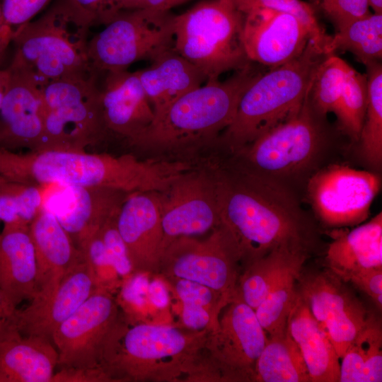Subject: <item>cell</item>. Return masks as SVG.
Segmentation results:
<instances>
[{
  "instance_id": "1",
  "label": "cell",
  "mask_w": 382,
  "mask_h": 382,
  "mask_svg": "<svg viewBox=\"0 0 382 382\" xmlns=\"http://www.w3.org/2000/svg\"><path fill=\"white\" fill-rule=\"evenodd\" d=\"M219 225L240 253L243 270L270 252L287 249L308 255L314 233L294 197L279 181L236 163H212Z\"/></svg>"
},
{
  "instance_id": "2",
  "label": "cell",
  "mask_w": 382,
  "mask_h": 382,
  "mask_svg": "<svg viewBox=\"0 0 382 382\" xmlns=\"http://www.w3.org/2000/svg\"><path fill=\"white\" fill-rule=\"evenodd\" d=\"M208 332L130 323L121 313L105 342L100 367L110 382L216 381L206 352Z\"/></svg>"
},
{
  "instance_id": "3",
  "label": "cell",
  "mask_w": 382,
  "mask_h": 382,
  "mask_svg": "<svg viewBox=\"0 0 382 382\" xmlns=\"http://www.w3.org/2000/svg\"><path fill=\"white\" fill-rule=\"evenodd\" d=\"M262 73L251 63L224 81H206L171 104L127 143L156 153L197 150L217 144L232 122L243 94Z\"/></svg>"
},
{
  "instance_id": "4",
  "label": "cell",
  "mask_w": 382,
  "mask_h": 382,
  "mask_svg": "<svg viewBox=\"0 0 382 382\" xmlns=\"http://www.w3.org/2000/svg\"><path fill=\"white\" fill-rule=\"evenodd\" d=\"M0 175L37 186L58 183L133 193L153 190L159 170L154 161L131 154L56 149L19 153L0 148Z\"/></svg>"
},
{
  "instance_id": "5",
  "label": "cell",
  "mask_w": 382,
  "mask_h": 382,
  "mask_svg": "<svg viewBox=\"0 0 382 382\" xmlns=\"http://www.w3.org/2000/svg\"><path fill=\"white\" fill-rule=\"evenodd\" d=\"M328 55L309 40L299 57L262 73L243 94L232 122L217 144L236 153L295 115Z\"/></svg>"
},
{
  "instance_id": "6",
  "label": "cell",
  "mask_w": 382,
  "mask_h": 382,
  "mask_svg": "<svg viewBox=\"0 0 382 382\" xmlns=\"http://www.w3.org/2000/svg\"><path fill=\"white\" fill-rule=\"evenodd\" d=\"M245 16L232 0H204L175 16L174 50L207 81L219 79L251 62L243 42Z\"/></svg>"
},
{
  "instance_id": "7",
  "label": "cell",
  "mask_w": 382,
  "mask_h": 382,
  "mask_svg": "<svg viewBox=\"0 0 382 382\" xmlns=\"http://www.w3.org/2000/svg\"><path fill=\"white\" fill-rule=\"evenodd\" d=\"M88 33L53 6L13 32L15 52L9 66L42 87L59 79L98 75L88 55Z\"/></svg>"
},
{
  "instance_id": "8",
  "label": "cell",
  "mask_w": 382,
  "mask_h": 382,
  "mask_svg": "<svg viewBox=\"0 0 382 382\" xmlns=\"http://www.w3.org/2000/svg\"><path fill=\"white\" fill-rule=\"evenodd\" d=\"M96 77L63 79L42 86L45 131L38 151H85L110 137L103 118Z\"/></svg>"
},
{
  "instance_id": "9",
  "label": "cell",
  "mask_w": 382,
  "mask_h": 382,
  "mask_svg": "<svg viewBox=\"0 0 382 382\" xmlns=\"http://www.w3.org/2000/svg\"><path fill=\"white\" fill-rule=\"evenodd\" d=\"M325 118L314 110L306 94L295 115L234 153L238 158L234 162L277 181L301 172L327 139Z\"/></svg>"
},
{
  "instance_id": "10",
  "label": "cell",
  "mask_w": 382,
  "mask_h": 382,
  "mask_svg": "<svg viewBox=\"0 0 382 382\" xmlns=\"http://www.w3.org/2000/svg\"><path fill=\"white\" fill-rule=\"evenodd\" d=\"M175 16L169 11L125 10L88 41L96 72L127 70L173 48Z\"/></svg>"
},
{
  "instance_id": "11",
  "label": "cell",
  "mask_w": 382,
  "mask_h": 382,
  "mask_svg": "<svg viewBox=\"0 0 382 382\" xmlns=\"http://www.w3.org/2000/svg\"><path fill=\"white\" fill-rule=\"evenodd\" d=\"M242 270L236 244L219 224L204 239L181 236L170 241L163 252L158 273L166 279L200 283L231 301Z\"/></svg>"
},
{
  "instance_id": "12",
  "label": "cell",
  "mask_w": 382,
  "mask_h": 382,
  "mask_svg": "<svg viewBox=\"0 0 382 382\" xmlns=\"http://www.w3.org/2000/svg\"><path fill=\"white\" fill-rule=\"evenodd\" d=\"M266 332L255 311L234 297L221 311L215 330L208 332L206 352L218 381H254Z\"/></svg>"
},
{
  "instance_id": "13",
  "label": "cell",
  "mask_w": 382,
  "mask_h": 382,
  "mask_svg": "<svg viewBox=\"0 0 382 382\" xmlns=\"http://www.w3.org/2000/svg\"><path fill=\"white\" fill-rule=\"evenodd\" d=\"M158 197L165 248L177 238L196 237L219 224L216 178L212 163L185 172L158 192Z\"/></svg>"
},
{
  "instance_id": "14",
  "label": "cell",
  "mask_w": 382,
  "mask_h": 382,
  "mask_svg": "<svg viewBox=\"0 0 382 382\" xmlns=\"http://www.w3.org/2000/svg\"><path fill=\"white\" fill-rule=\"evenodd\" d=\"M381 179L374 173L345 165H331L313 175L307 194L323 224L340 228L359 224L369 214Z\"/></svg>"
},
{
  "instance_id": "15",
  "label": "cell",
  "mask_w": 382,
  "mask_h": 382,
  "mask_svg": "<svg viewBox=\"0 0 382 382\" xmlns=\"http://www.w3.org/2000/svg\"><path fill=\"white\" fill-rule=\"evenodd\" d=\"M345 283L327 270L301 271L296 285L299 294L325 330L340 359L371 317Z\"/></svg>"
},
{
  "instance_id": "16",
  "label": "cell",
  "mask_w": 382,
  "mask_h": 382,
  "mask_svg": "<svg viewBox=\"0 0 382 382\" xmlns=\"http://www.w3.org/2000/svg\"><path fill=\"white\" fill-rule=\"evenodd\" d=\"M120 316L112 292L98 289L54 330L57 367H100L105 342Z\"/></svg>"
},
{
  "instance_id": "17",
  "label": "cell",
  "mask_w": 382,
  "mask_h": 382,
  "mask_svg": "<svg viewBox=\"0 0 382 382\" xmlns=\"http://www.w3.org/2000/svg\"><path fill=\"white\" fill-rule=\"evenodd\" d=\"M243 42L250 62L273 69L299 57L311 35L294 16L259 8L245 15Z\"/></svg>"
},
{
  "instance_id": "18",
  "label": "cell",
  "mask_w": 382,
  "mask_h": 382,
  "mask_svg": "<svg viewBox=\"0 0 382 382\" xmlns=\"http://www.w3.org/2000/svg\"><path fill=\"white\" fill-rule=\"evenodd\" d=\"M8 69L9 80L0 107V148L38 151L45 131L42 87L21 71Z\"/></svg>"
},
{
  "instance_id": "19",
  "label": "cell",
  "mask_w": 382,
  "mask_h": 382,
  "mask_svg": "<svg viewBox=\"0 0 382 382\" xmlns=\"http://www.w3.org/2000/svg\"><path fill=\"white\" fill-rule=\"evenodd\" d=\"M98 289L93 270L85 257L65 273L47 296L35 298L28 306L18 309V330L24 335H36L52 341L57 328Z\"/></svg>"
},
{
  "instance_id": "20",
  "label": "cell",
  "mask_w": 382,
  "mask_h": 382,
  "mask_svg": "<svg viewBox=\"0 0 382 382\" xmlns=\"http://www.w3.org/2000/svg\"><path fill=\"white\" fill-rule=\"evenodd\" d=\"M134 272L158 273L164 250L158 192L130 193L116 217Z\"/></svg>"
},
{
  "instance_id": "21",
  "label": "cell",
  "mask_w": 382,
  "mask_h": 382,
  "mask_svg": "<svg viewBox=\"0 0 382 382\" xmlns=\"http://www.w3.org/2000/svg\"><path fill=\"white\" fill-rule=\"evenodd\" d=\"M130 193L119 190L65 186L52 197L49 209L82 252Z\"/></svg>"
},
{
  "instance_id": "22",
  "label": "cell",
  "mask_w": 382,
  "mask_h": 382,
  "mask_svg": "<svg viewBox=\"0 0 382 382\" xmlns=\"http://www.w3.org/2000/svg\"><path fill=\"white\" fill-rule=\"evenodd\" d=\"M100 88V105L105 127L110 137L127 142L143 133L155 115L137 71L105 73Z\"/></svg>"
},
{
  "instance_id": "23",
  "label": "cell",
  "mask_w": 382,
  "mask_h": 382,
  "mask_svg": "<svg viewBox=\"0 0 382 382\" xmlns=\"http://www.w3.org/2000/svg\"><path fill=\"white\" fill-rule=\"evenodd\" d=\"M29 229L37 265L35 299L52 292L65 273L85 255L56 216L45 207L30 222Z\"/></svg>"
},
{
  "instance_id": "24",
  "label": "cell",
  "mask_w": 382,
  "mask_h": 382,
  "mask_svg": "<svg viewBox=\"0 0 382 382\" xmlns=\"http://www.w3.org/2000/svg\"><path fill=\"white\" fill-rule=\"evenodd\" d=\"M37 265L29 225L5 224L0 233V290L14 307L36 292Z\"/></svg>"
},
{
  "instance_id": "25",
  "label": "cell",
  "mask_w": 382,
  "mask_h": 382,
  "mask_svg": "<svg viewBox=\"0 0 382 382\" xmlns=\"http://www.w3.org/2000/svg\"><path fill=\"white\" fill-rule=\"evenodd\" d=\"M58 365L52 342L18 329L0 340V382H51Z\"/></svg>"
},
{
  "instance_id": "26",
  "label": "cell",
  "mask_w": 382,
  "mask_h": 382,
  "mask_svg": "<svg viewBox=\"0 0 382 382\" xmlns=\"http://www.w3.org/2000/svg\"><path fill=\"white\" fill-rule=\"evenodd\" d=\"M138 76L155 117L207 79L198 69L171 48L154 59Z\"/></svg>"
},
{
  "instance_id": "27",
  "label": "cell",
  "mask_w": 382,
  "mask_h": 382,
  "mask_svg": "<svg viewBox=\"0 0 382 382\" xmlns=\"http://www.w3.org/2000/svg\"><path fill=\"white\" fill-rule=\"evenodd\" d=\"M286 326L300 349L311 382H339L340 358L298 291Z\"/></svg>"
},
{
  "instance_id": "28",
  "label": "cell",
  "mask_w": 382,
  "mask_h": 382,
  "mask_svg": "<svg viewBox=\"0 0 382 382\" xmlns=\"http://www.w3.org/2000/svg\"><path fill=\"white\" fill-rule=\"evenodd\" d=\"M325 262L343 282L364 270L382 267V214L351 231L335 233Z\"/></svg>"
},
{
  "instance_id": "29",
  "label": "cell",
  "mask_w": 382,
  "mask_h": 382,
  "mask_svg": "<svg viewBox=\"0 0 382 382\" xmlns=\"http://www.w3.org/2000/svg\"><path fill=\"white\" fill-rule=\"evenodd\" d=\"M254 381H311L300 349L287 326L284 332L267 337L256 363Z\"/></svg>"
},
{
  "instance_id": "30",
  "label": "cell",
  "mask_w": 382,
  "mask_h": 382,
  "mask_svg": "<svg viewBox=\"0 0 382 382\" xmlns=\"http://www.w3.org/2000/svg\"><path fill=\"white\" fill-rule=\"evenodd\" d=\"M381 323L371 316L342 356L339 382L382 381Z\"/></svg>"
},
{
  "instance_id": "31",
  "label": "cell",
  "mask_w": 382,
  "mask_h": 382,
  "mask_svg": "<svg viewBox=\"0 0 382 382\" xmlns=\"http://www.w3.org/2000/svg\"><path fill=\"white\" fill-rule=\"evenodd\" d=\"M307 257L306 253L287 249L272 250L243 268L235 297L255 310L286 270L301 258Z\"/></svg>"
},
{
  "instance_id": "32",
  "label": "cell",
  "mask_w": 382,
  "mask_h": 382,
  "mask_svg": "<svg viewBox=\"0 0 382 382\" xmlns=\"http://www.w3.org/2000/svg\"><path fill=\"white\" fill-rule=\"evenodd\" d=\"M351 52L366 66L382 59V13H369L337 30L332 36L330 53Z\"/></svg>"
},
{
  "instance_id": "33",
  "label": "cell",
  "mask_w": 382,
  "mask_h": 382,
  "mask_svg": "<svg viewBox=\"0 0 382 382\" xmlns=\"http://www.w3.org/2000/svg\"><path fill=\"white\" fill-rule=\"evenodd\" d=\"M306 258H301L288 268L255 309L260 323L270 336L281 334L286 329L297 295V281Z\"/></svg>"
},
{
  "instance_id": "34",
  "label": "cell",
  "mask_w": 382,
  "mask_h": 382,
  "mask_svg": "<svg viewBox=\"0 0 382 382\" xmlns=\"http://www.w3.org/2000/svg\"><path fill=\"white\" fill-rule=\"evenodd\" d=\"M367 104L359 139L364 158L371 166L380 168L382 163V64L368 65Z\"/></svg>"
},
{
  "instance_id": "35",
  "label": "cell",
  "mask_w": 382,
  "mask_h": 382,
  "mask_svg": "<svg viewBox=\"0 0 382 382\" xmlns=\"http://www.w3.org/2000/svg\"><path fill=\"white\" fill-rule=\"evenodd\" d=\"M350 65L334 54H328L319 64L308 88L307 96L314 110L326 117L335 113Z\"/></svg>"
},
{
  "instance_id": "36",
  "label": "cell",
  "mask_w": 382,
  "mask_h": 382,
  "mask_svg": "<svg viewBox=\"0 0 382 382\" xmlns=\"http://www.w3.org/2000/svg\"><path fill=\"white\" fill-rule=\"evenodd\" d=\"M367 78L349 66L335 112L340 128L358 141L367 104Z\"/></svg>"
},
{
  "instance_id": "37",
  "label": "cell",
  "mask_w": 382,
  "mask_h": 382,
  "mask_svg": "<svg viewBox=\"0 0 382 382\" xmlns=\"http://www.w3.org/2000/svg\"><path fill=\"white\" fill-rule=\"evenodd\" d=\"M42 205L40 187L0 175V220L29 225Z\"/></svg>"
},
{
  "instance_id": "38",
  "label": "cell",
  "mask_w": 382,
  "mask_h": 382,
  "mask_svg": "<svg viewBox=\"0 0 382 382\" xmlns=\"http://www.w3.org/2000/svg\"><path fill=\"white\" fill-rule=\"evenodd\" d=\"M232 2L244 16L259 8L273 9L294 16L308 29L314 45L324 53L330 54L332 36L319 23L314 9L309 4L301 0H232Z\"/></svg>"
},
{
  "instance_id": "39",
  "label": "cell",
  "mask_w": 382,
  "mask_h": 382,
  "mask_svg": "<svg viewBox=\"0 0 382 382\" xmlns=\"http://www.w3.org/2000/svg\"><path fill=\"white\" fill-rule=\"evenodd\" d=\"M54 6L88 30L105 25L125 11L124 0H58Z\"/></svg>"
},
{
  "instance_id": "40",
  "label": "cell",
  "mask_w": 382,
  "mask_h": 382,
  "mask_svg": "<svg viewBox=\"0 0 382 382\" xmlns=\"http://www.w3.org/2000/svg\"><path fill=\"white\" fill-rule=\"evenodd\" d=\"M145 272H134L122 280L120 292L117 303L125 311L123 317L130 323H147V318L151 311L156 312L151 305L148 298L149 276Z\"/></svg>"
},
{
  "instance_id": "41",
  "label": "cell",
  "mask_w": 382,
  "mask_h": 382,
  "mask_svg": "<svg viewBox=\"0 0 382 382\" xmlns=\"http://www.w3.org/2000/svg\"><path fill=\"white\" fill-rule=\"evenodd\" d=\"M167 280L172 283L183 304L206 308L218 324L221 311L231 301L219 292L198 282L180 278Z\"/></svg>"
},
{
  "instance_id": "42",
  "label": "cell",
  "mask_w": 382,
  "mask_h": 382,
  "mask_svg": "<svg viewBox=\"0 0 382 382\" xmlns=\"http://www.w3.org/2000/svg\"><path fill=\"white\" fill-rule=\"evenodd\" d=\"M116 217L110 218L98 234L117 274L124 279L134 272L127 249L117 228Z\"/></svg>"
},
{
  "instance_id": "43",
  "label": "cell",
  "mask_w": 382,
  "mask_h": 382,
  "mask_svg": "<svg viewBox=\"0 0 382 382\" xmlns=\"http://www.w3.org/2000/svg\"><path fill=\"white\" fill-rule=\"evenodd\" d=\"M320 5L337 30L371 13L369 0H321Z\"/></svg>"
},
{
  "instance_id": "44",
  "label": "cell",
  "mask_w": 382,
  "mask_h": 382,
  "mask_svg": "<svg viewBox=\"0 0 382 382\" xmlns=\"http://www.w3.org/2000/svg\"><path fill=\"white\" fill-rule=\"evenodd\" d=\"M50 0H2L4 23L13 32L31 21Z\"/></svg>"
},
{
  "instance_id": "45",
  "label": "cell",
  "mask_w": 382,
  "mask_h": 382,
  "mask_svg": "<svg viewBox=\"0 0 382 382\" xmlns=\"http://www.w3.org/2000/svg\"><path fill=\"white\" fill-rule=\"evenodd\" d=\"M371 297L379 310L382 307V267L361 270L353 274L349 281Z\"/></svg>"
},
{
  "instance_id": "46",
  "label": "cell",
  "mask_w": 382,
  "mask_h": 382,
  "mask_svg": "<svg viewBox=\"0 0 382 382\" xmlns=\"http://www.w3.org/2000/svg\"><path fill=\"white\" fill-rule=\"evenodd\" d=\"M51 382H110L101 367L59 368Z\"/></svg>"
},
{
  "instance_id": "47",
  "label": "cell",
  "mask_w": 382,
  "mask_h": 382,
  "mask_svg": "<svg viewBox=\"0 0 382 382\" xmlns=\"http://www.w3.org/2000/svg\"><path fill=\"white\" fill-rule=\"evenodd\" d=\"M148 298L151 305L157 311H163L168 307L170 296L163 279L154 277L149 280Z\"/></svg>"
},
{
  "instance_id": "48",
  "label": "cell",
  "mask_w": 382,
  "mask_h": 382,
  "mask_svg": "<svg viewBox=\"0 0 382 382\" xmlns=\"http://www.w3.org/2000/svg\"><path fill=\"white\" fill-rule=\"evenodd\" d=\"M187 0H124V10L166 11Z\"/></svg>"
},
{
  "instance_id": "49",
  "label": "cell",
  "mask_w": 382,
  "mask_h": 382,
  "mask_svg": "<svg viewBox=\"0 0 382 382\" xmlns=\"http://www.w3.org/2000/svg\"><path fill=\"white\" fill-rule=\"evenodd\" d=\"M1 1L0 0V54L5 55L8 45L11 42L13 30L4 22Z\"/></svg>"
},
{
  "instance_id": "50",
  "label": "cell",
  "mask_w": 382,
  "mask_h": 382,
  "mask_svg": "<svg viewBox=\"0 0 382 382\" xmlns=\"http://www.w3.org/2000/svg\"><path fill=\"white\" fill-rule=\"evenodd\" d=\"M4 57V56L0 54V63L1 62ZM9 76L10 73L8 68L5 69H0V107L4 92L8 85Z\"/></svg>"
},
{
  "instance_id": "51",
  "label": "cell",
  "mask_w": 382,
  "mask_h": 382,
  "mask_svg": "<svg viewBox=\"0 0 382 382\" xmlns=\"http://www.w3.org/2000/svg\"><path fill=\"white\" fill-rule=\"evenodd\" d=\"M369 4L375 13H382V0H369Z\"/></svg>"
},
{
  "instance_id": "52",
  "label": "cell",
  "mask_w": 382,
  "mask_h": 382,
  "mask_svg": "<svg viewBox=\"0 0 382 382\" xmlns=\"http://www.w3.org/2000/svg\"><path fill=\"white\" fill-rule=\"evenodd\" d=\"M313 1H315V2H316V1L318 2L320 0H313Z\"/></svg>"
}]
</instances>
